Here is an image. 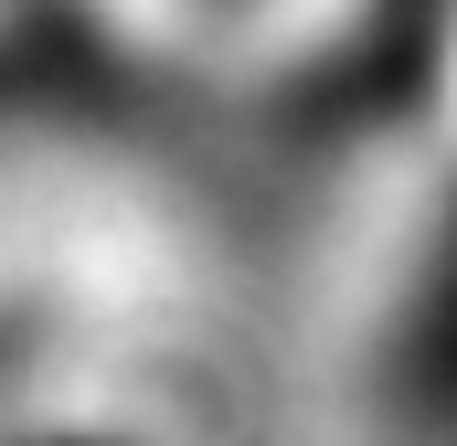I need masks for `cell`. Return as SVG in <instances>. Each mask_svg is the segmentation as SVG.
Returning a JSON list of instances; mask_svg holds the SVG:
<instances>
[{
	"label": "cell",
	"mask_w": 457,
	"mask_h": 446,
	"mask_svg": "<svg viewBox=\"0 0 457 446\" xmlns=\"http://www.w3.org/2000/svg\"><path fill=\"white\" fill-rule=\"evenodd\" d=\"M0 446H128V436H96V425H32V436H0Z\"/></svg>",
	"instance_id": "obj_1"
}]
</instances>
